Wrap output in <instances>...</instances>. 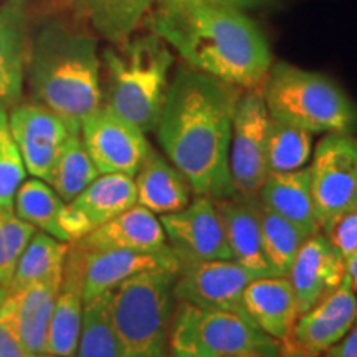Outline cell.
Segmentation results:
<instances>
[{
    "mask_svg": "<svg viewBox=\"0 0 357 357\" xmlns=\"http://www.w3.org/2000/svg\"><path fill=\"white\" fill-rule=\"evenodd\" d=\"M243 89L181 65L169 84L159 124V144L184 174L194 195H236L230 176L234 118Z\"/></svg>",
    "mask_w": 357,
    "mask_h": 357,
    "instance_id": "cell-1",
    "label": "cell"
},
{
    "mask_svg": "<svg viewBox=\"0 0 357 357\" xmlns=\"http://www.w3.org/2000/svg\"><path fill=\"white\" fill-rule=\"evenodd\" d=\"M151 32L185 65L242 89L265 86L271 52L261 30L220 0H155Z\"/></svg>",
    "mask_w": 357,
    "mask_h": 357,
    "instance_id": "cell-2",
    "label": "cell"
},
{
    "mask_svg": "<svg viewBox=\"0 0 357 357\" xmlns=\"http://www.w3.org/2000/svg\"><path fill=\"white\" fill-rule=\"evenodd\" d=\"M25 84L30 101L82 124L102 105L98 35L78 19L37 25L29 32Z\"/></svg>",
    "mask_w": 357,
    "mask_h": 357,
    "instance_id": "cell-3",
    "label": "cell"
},
{
    "mask_svg": "<svg viewBox=\"0 0 357 357\" xmlns=\"http://www.w3.org/2000/svg\"><path fill=\"white\" fill-rule=\"evenodd\" d=\"M172 65L171 47L154 32L109 43L101 50L102 105L144 132L155 131Z\"/></svg>",
    "mask_w": 357,
    "mask_h": 357,
    "instance_id": "cell-4",
    "label": "cell"
},
{
    "mask_svg": "<svg viewBox=\"0 0 357 357\" xmlns=\"http://www.w3.org/2000/svg\"><path fill=\"white\" fill-rule=\"evenodd\" d=\"M263 95L271 118L312 134L357 131V108L333 79L287 61L271 65Z\"/></svg>",
    "mask_w": 357,
    "mask_h": 357,
    "instance_id": "cell-5",
    "label": "cell"
},
{
    "mask_svg": "<svg viewBox=\"0 0 357 357\" xmlns=\"http://www.w3.org/2000/svg\"><path fill=\"white\" fill-rule=\"evenodd\" d=\"M177 271L154 270L113 289V323L119 357H169Z\"/></svg>",
    "mask_w": 357,
    "mask_h": 357,
    "instance_id": "cell-6",
    "label": "cell"
},
{
    "mask_svg": "<svg viewBox=\"0 0 357 357\" xmlns=\"http://www.w3.org/2000/svg\"><path fill=\"white\" fill-rule=\"evenodd\" d=\"M171 357H280V341L248 314L176 301Z\"/></svg>",
    "mask_w": 357,
    "mask_h": 357,
    "instance_id": "cell-7",
    "label": "cell"
},
{
    "mask_svg": "<svg viewBox=\"0 0 357 357\" xmlns=\"http://www.w3.org/2000/svg\"><path fill=\"white\" fill-rule=\"evenodd\" d=\"M311 190L321 231L356 205L357 137L329 132L316 146L310 166Z\"/></svg>",
    "mask_w": 357,
    "mask_h": 357,
    "instance_id": "cell-8",
    "label": "cell"
},
{
    "mask_svg": "<svg viewBox=\"0 0 357 357\" xmlns=\"http://www.w3.org/2000/svg\"><path fill=\"white\" fill-rule=\"evenodd\" d=\"M268 111L263 88L243 89L234 118L230 176L235 192L247 197L260 194L268 169Z\"/></svg>",
    "mask_w": 357,
    "mask_h": 357,
    "instance_id": "cell-9",
    "label": "cell"
},
{
    "mask_svg": "<svg viewBox=\"0 0 357 357\" xmlns=\"http://www.w3.org/2000/svg\"><path fill=\"white\" fill-rule=\"evenodd\" d=\"M8 123L19 146L26 172L47 181L58 155L82 124L70 121L35 101H20L8 109Z\"/></svg>",
    "mask_w": 357,
    "mask_h": 357,
    "instance_id": "cell-10",
    "label": "cell"
},
{
    "mask_svg": "<svg viewBox=\"0 0 357 357\" xmlns=\"http://www.w3.org/2000/svg\"><path fill=\"white\" fill-rule=\"evenodd\" d=\"M82 139L100 174L134 177L151 149L146 132L106 105L83 119Z\"/></svg>",
    "mask_w": 357,
    "mask_h": 357,
    "instance_id": "cell-11",
    "label": "cell"
},
{
    "mask_svg": "<svg viewBox=\"0 0 357 357\" xmlns=\"http://www.w3.org/2000/svg\"><path fill=\"white\" fill-rule=\"evenodd\" d=\"M257 278L261 276L234 260L181 261L174 283V298L195 306L247 314L243 293Z\"/></svg>",
    "mask_w": 357,
    "mask_h": 357,
    "instance_id": "cell-12",
    "label": "cell"
},
{
    "mask_svg": "<svg viewBox=\"0 0 357 357\" xmlns=\"http://www.w3.org/2000/svg\"><path fill=\"white\" fill-rule=\"evenodd\" d=\"M167 242L181 261L231 260L215 199L195 195L182 211L160 215Z\"/></svg>",
    "mask_w": 357,
    "mask_h": 357,
    "instance_id": "cell-13",
    "label": "cell"
},
{
    "mask_svg": "<svg viewBox=\"0 0 357 357\" xmlns=\"http://www.w3.org/2000/svg\"><path fill=\"white\" fill-rule=\"evenodd\" d=\"M356 323L357 291L346 275L329 296L298 316L288 339L300 349L321 356L341 342Z\"/></svg>",
    "mask_w": 357,
    "mask_h": 357,
    "instance_id": "cell-14",
    "label": "cell"
},
{
    "mask_svg": "<svg viewBox=\"0 0 357 357\" xmlns=\"http://www.w3.org/2000/svg\"><path fill=\"white\" fill-rule=\"evenodd\" d=\"M61 275H53L19 291L8 293L0 307V319L12 329L30 354L48 352V334L60 293Z\"/></svg>",
    "mask_w": 357,
    "mask_h": 357,
    "instance_id": "cell-15",
    "label": "cell"
},
{
    "mask_svg": "<svg viewBox=\"0 0 357 357\" xmlns=\"http://www.w3.org/2000/svg\"><path fill=\"white\" fill-rule=\"evenodd\" d=\"M178 268H181V260L174 253L171 245L155 252L124 248L86 250L83 287L84 303L106 291H113L118 284L136 275L154 270L178 271Z\"/></svg>",
    "mask_w": 357,
    "mask_h": 357,
    "instance_id": "cell-16",
    "label": "cell"
},
{
    "mask_svg": "<svg viewBox=\"0 0 357 357\" xmlns=\"http://www.w3.org/2000/svg\"><path fill=\"white\" fill-rule=\"evenodd\" d=\"M344 276L346 260L323 231L306 238L288 275L298 312L303 314L323 301L342 283Z\"/></svg>",
    "mask_w": 357,
    "mask_h": 357,
    "instance_id": "cell-17",
    "label": "cell"
},
{
    "mask_svg": "<svg viewBox=\"0 0 357 357\" xmlns=\"http://www.w3.org/2000/svg\"><path fill=\"white\" fill-rule=\"evenodd\" d=\"M86 250L79 242L70 243L63 263L61 287L48 334V354L75 357L83 321V287Z\"/></svg>",
    "mask_w": 357,
    "mask_h": 357,
    "instance_id": "cell-18",
    "label": "cell"
},
{
    "mask_svg": "<svg viewBox=\"0 0 357 357\" xmlns=\"http://www.w3.org/2000/svg\"><path fill=\"white\" fill-rule=\"evenodd\" d=\"M258 195L247 197L236 194L229 199L215 200L227 242H229L231 260L248 268L258 276H275L263 248V235L258 215ZM278 276V275H276Z\"/></svg>",
    "mask_w": 357,
    "mask_h": 357,
    "instance_id": "cell-19",
    "label": "cell"
},
{
    "mask_svg": "<svg viewBox=\"0 0 357 357\" xmlns=\"http://www.w3.org/2000/svg\"><path fill=\"white\" fill-rule=\"evenodd\" d=\"M243 306L261 331L276 341H284L296 323L298 306L288 276H261L245 288Z\"/></svg>",
    "mask_w": 357,
    "mask_h": 357,
    "instance_id": "cell-20",
    "label": "cell"
},
{
    "mask_svg": "<svg viewBox=\"0 0 357 357\" xmlns=\"http://www.w3.org/2000/svg\"><path fill=\"white\" fill-rule=\"evenodd\" d=\"M29 32L25 6H0V106L7 109L24 100Z\"/></svg>",
    "mask_w": 357,
    "mask_h": 357,
    "instance_id": "cell-21",
    "label": "cell"
},
{
    "mask_svg": "<svg viewBox=\"0 0 357 357\" xmlns=\"http://www.w3.org/2000/svg\"><path fill=\"white\" fill-rule=\"evenodd\" d=\"M78 242L86 250L124 248L155 252L169 247L160 218L139 204L98 227Z\"/></svg>",
    "mask_w": 357,
    "mask_h": 357,
    "instance_id": "cell-22",
    "label": "cell"
},
{
    "mask_svg": "<svg viewBox=\"0 0 357 357\" xmlns=\"http://www.w3.org/2000/svg\"><path fill=\"white\" fill-rule=\"evenodd\" d=\"M137 204L151 212L166 215L185 208L192 200V187L178 169L151 147L136 176Z\"/></svg>",
    "mask_w": 357,
    "mask_h": 357,
    "instance_id": "cell-23",
    "label": "cell"
},
{
    "mask_svg": "<svg viewBox=\"0 0 357 357\" xmlns=\"http://www.w3.org/2000/svg\"><path fill=\"white\" fill-rule=\"evenodd\" d=\"M258 197L270 211L296 225L307 238L321 231L307 166L291 172H270Z\"/></svg>",
    "mask_w": 357,
    "mask_h": 357,
    "instance_id": "cell-24",
    "label": "cell"
},
{
    "mask_svg": "<svg viewBox=\"0 0 357 357\" xmlns=\"http://www.w3.org/2000/svg\"><path fill=\"white\" fill-rule=\"evenodd\" d=\"M73 15L109 43L136 33L155 0H61Z\"/></svg>",
    "mask_w": 357,
    "mask_h": 357,
    "instance_id": "cell-25",
    "label": "cell"
},
{
    "mask_svg": "<svg viewBox=\"0 0 357 357\" xmlns=\"http://www.w3.org/2000/svg\"><path fill=\"white\" fill-rule=\"evenodd\" d=\"M71 204L98 229L137 204L136 181L128 174H101Z\"/></svg>",
    "mask_w": 357,
    "mask_h": 357,
    "instance_id": "cell-26",
    "label": "cell"
},
{
    "mask_svg": "<svg viewBox=\"0 0 357 357\" xmlns=\"http://www.w3.org/2000/svg\"><path fill=\"white\" fill-rule=\"evenodd\" d=\"M65 200L42 178H25L17 190L13 200V212L35 229L66 242L61 217L65 211ZM68 243V242H66Z\"/></svg>",
    "mask_w": 357,
    "mask_h": 357,
    "instance_id": "cell-27",
    "label": "cell"
},
{
    "mask_svg": "<svg viewBox=\"0 0 357 357\" xmlns=\"http://www.w3.org/2000/svg\"><path fill=\"white\" fill-rule=\"evenodd\" d=\"M68 248L70 243L61 242L42 230L35 231L17 263L15 273L7 288L8 293L19 291L53 275L63 273V263Z\"/></svg>",
    "mask_w": 357,
    "mask_h": 357,
    "instance_id": "cell-28",
    "label": "cell"
},
{
    "mask_svg": "<svg viewBox=\"0 0 357 357\" xmlns=\"http://www.w3.org/2000/svg\"><path fill=\"white\" fill-rule=\"evenodd\" d=\"M78 357H119L113 323V291L84 303Z\"/></svg>",
    "mask_w": 357,
    "mask_h": 357,
    "instance_id": "cell-29",
    "label": "cell"
},
{
    "mask_svg": "<svg viewBox=\"0 0 357 357\" xmlns=\"http://www.w3.org/2000/svg\"><path fill=\"white\" fill-rule=\"evenodd\" d=\"M98 176L100 172L83 144L82 132H78L73 134L66 142L45 182H48L65 202H71Z\"/></svg>",
    "mask_w": 357,
    "mask_h": 357,
    "instance_id": "cell-30",
    "label": "cell"
},
{
    "mask_svg": "<svg viewBox=\"0 0 357 357\" xmlns=\"http://www.w3.org/2000/svg\"><path fill=\"white\" fill-rule=\"evenodd\" d=\"M258 215L268 263L275 275L288 276L294 258L307 236L287 218L270 211L261 200L258 202Z\"/></svg>",
    "mask_w": 357,
    "mask_h": 357,
    "instance_id": "cell-31",
    "label": "cell"
},
{
    "mask_svg": "<svg viewBox=\"0 0 357 357\" xmlns=\"http://www.w3.org/2000/svg\"><path fill=\"white\" fill-rule=\"evenodd\" d=\"M312 134L296 124L271 118L268 126V169L291 172L306 167L312 153Z\"/></svg>",
    "mask_w": 357,
    "mask_h": 357,
    "instance_id": "cell-32",
    "label": "cell"
},
{
    "mask_svg": "<svg viewBox=\"0 0 357 357\" xmlns=\"http://www.w3.org/2000/svg\"><path fill=\"white\" fill-rule=\"evenodd\" d=\"M26 178V167L22 159L8 123V109L0 106V207L13 211L17 190Z\"/></svg>",
    "mask_w": 357,
    "mask_h": 357,
    "instance_id": "cell-33",
    "label": "cell"
},
{
    "mask_svg": "<svg viewBox=\"0 0 357 357\" xmlns=\"http://www.w3.org/2000/svg\"><path fill=\"white\" fill-rule=\"evenodd\" d=\"M33 225L0 207V287L8 288L22 253L35 235Z\"/></svg>",
    "mask_w": 357,
    "mask_h": 357,
    "instance_id": "cell-34",
    "label": "cell"
},
{
    "mask_svg": "<svg viewBox=\"0 0 357 357\" xmlns=\"http://www.w3.org/2000/svg\"><path fill=\"white\" fill-rule=\"evenodd\" d=\"M328 236L334 248L347 260L357 250V205L341 215L329 230L323 231Z\"/></svg>",
    "mask_w": 357,
    "mask_h": 357,
    "instance_id": "cell-35",
    "label": "cell"
},
{
    "mask_svg": "<svg viewBox=\"0 0 357 357\" xmlns=\"http://www.w3.org/2000/svg\"><path fill=\"white\" fill-rule=\"evenodd\" d=\"M0 357H33L2 319H0Z\"/></svg>",
    "mask_w": 357,
    "mask_h": 357,
    "instance_id": "cell-36",
    "label": "cell"
},
{
    "mask_svg": "<svg viewBox=\"0 0 357 357\" xmlns=\"http://www.w3.org/2000/svg\"><path fill=\"white\" fill-rule=\"evenodd\" d=\"M326 357H357V323L347 333V336L324 352Z\"/></svg>",
    "mask_w": 357,
    "mask_h": 357,
    "instance_id": "cell-37",
    "label": "cell"
},
{
    "mask_svg": "<svg viewBox=\"0 0 357 357\" xmlns=\"http://www.w3.org/2000/svg\"><path fill=\"white\" fill-rule=\"evenodd\" d=\"M280 357H319L310 352L303 351L296 344H293L291 341L287 337L284 341H280Z\"/></svg>",
    "mask_w": 357,
    "mask_h": 357,
    "instance_id": "cell-38",
    "label": "cell"
},
{
    "mask_svg": "<svg viewBox=\"0 0 357 357\" xmlns=\"http://www.w3.org/2000/svg\"><path fill=\"white\" fill-rule=\"evenodd\" d=\"M346 275L351 280L352 288L357 291V250L346 260Z\"/></svg>",
    "mask_w": 357,
    "mask_h": 357,
    "instance_id": "cell-39",
    "label": "cell"
},
{
    "mask_svg": "<svg viewBox=\"0 0 357 357\" xmlns=\"http://www.w3.org/2000/svg\"><path fill=\"white\" fill-rule=\"evenodd\" d=\"M220 2H225V3H230V6L234 7H245V8H250V7H260V6H265V3L270 2V0H220Z\"/></svg>",
    "mask_w": 357,
    "mask_h": 357,
    "instance_id": "cell-40",
    "label": "cell"
},
{
    "mask_svg": "<svg viewBox=\"0 0 357 357\" xmlns=\"http://www.w3.org/2000/svg\"><path fill=\"white\" fill-rule=\"evenodd\" d=\"M7 296H8V289L3 288V287H0V307H2L3 303H6Z\"/></svg>",
    "mask_w": 357,
    "mask_h": 357,
    "instance_id": "cell-41",
    "label": "cell"
},
{
    "mask_svg": "<svg viewBox=\"0 0 357 357\" xmlns=\"http://www.w3.org/2000/svg\"><path fill=\"white\" fill-rule=\"evenodd\" d=\"M13 2H19V3H22V6L26 7V3H30V2H38V0H13Z\"/></svg>",
    "mask_w": 357,
    "mask_h": 357,
    "instance_id": "cell-42",
    "label": "cell"
},
{
    "mask_svg": "<svg viewBox=\"0 0 357 357\" xmlns=\"http://www.w3.org/2000/svg\"><path fill=\"white\" fill-rule=\"evenodd\" d=\"M35 357H63V356H55V354H48V352H47V354H37V356H35Z\"/></svg>",
    "mask_w": 357,
    "mask_h": 357,
    "instance_id": "cell-43",
    "label": "cell"
},
{
    "mask_svg": "<svg viewBox=\"0 0 357 357\" xmlns=\"http://www.w3.org/2000/svg\"><path fill=\"white\" fill-rule=\"evenodd\" d=\"M356 205H357V195H356Z\"/></svg>",
    "mask_w": 357,
    "mask_h": 357,
    "instance_id": "cell-44",
    "label": "cell"
},
{
    "mask_svg": "<svg viewBox=\"0 0 357 357\" xmlns=\"http://www.w3.org/2000/svg\"><path fill=\"white\" fill-rule=\"evenodd\" d=\"M33 357H35V354H33Z\"/></svg>",
    "mask_w": 357,
    "mask_h": 357,
    "instance_id": "cell-45",
    "label": "cell"
},
{
    "mask_svg": "<svg viewBox=\"0 0 357 357\" xmlns=\"http://www.w3.org/2000/svg\"><path fill=\"white\" fill-rule=\"evenodd\" d=\"M169 357H171V356H169Z\"/></svg>",
    "mask_w": 357,
    "mask_h": 357,
    "instance_id": "cell-46",
    "label": "cell"
}]
</instances>
